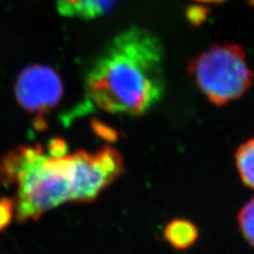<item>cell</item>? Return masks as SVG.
I'll return each mask as SVG.
<instances>
[{
    "label": "cell",
    "mask_w": 254,
    "mask_h": 254,
    "mask_svg": "<svg viewBox=\"0 0 254 254\" xmlns=\"http://www.w3.org/2000/svg\"><path fill=\"white\" fill-rule=\"evenodd\" d=\"M164 91L162 44L152 32L137 26L111 39L85 78L87 99L113 115H145Z\"/></svg>",
    "instance_id": "1"
},
{
    "label": "cell",
    "mask_w": 254,
    "mask_h": 254,
    "mask_svg": "<svg viewBox=\"0 0 254 254\" xmlns=\"http://www.w3.org/2000/svg\"><path fill=\"white\" fill-rule=\"evenodd\" d=\"M198 88L212 103L225 105L247 91L254 74L249 69L245 50L235 44L214 45L190 64Z\"/></svg>",
    "instance_id": "2"
},
{
    "label": "cell",
    "mask_w": 254,
    "mask_h": 254,
    "mask_svg": "<svg viewBox=\"0 0 254 254\" xmlns=\"http://www.w3.org/2000/svg\"><path fill=\"white\" fill-rule=\"evenodd\" d=\"M72 155L47 158L23 173L18 182L16 218L19 222L37 220L43 214L71 201Z\"/></svg>",
    "instance_id": "3"
},
{
    "label": "cell",
    "mask_w": 254,
    "mask_h": 254,
    "mask_svg": "<svg viewBox=\"0 0 254 254\" xmlns=\"http://www.w3.org/2000/svg\"><path fill=\"white\" fill-rule=\"evenodd\" d=\"M64 86L53 68L32 65L23 69L15 84V97L18 104L30 114L42 118L62 101Z\"/></svg>",
    "instance_id": "4"
},
{
    "label": "cell",
    "mask_w": 254,
    "mask_h": 254,
    "mask_svg": "<svg viewBox=\"0 0 254 254\" xmlns=\"http://www.w3.org/2000/svg\"><path fill=\"white\" fill-rule=\"evenodd\" d=\"M73 158V171L71 176L72 195L70 202L88 203L97 199L102 190L113 182L97 163L93 154L78 150Z\"/></svg>",
    "instance_id": "5"
},
{
    "label": "cell",
    "mask_w": 254,
    "mask_h": 254,
    "mask_svg": "<svg viewBox=\"0 0 254 254\" xmlns=\"http://www.w3.org/2000/svg\"><path fill=\"white\" fill-rule=\"evenodd\" d=\"M46 159L41 144L19 145L0 157V185L17 186L21 175Z\"/></svg>",
    "instance_id": "6"
},
{
    "label": "cell",
    "mask_w": 254,
    "mask_h": 254,
    "mask_svg": "<svg viewBox=\"0 0 254 254\" xmlns=\"http://www.w3.org/2000/svg\"><path fill=\"white\" fill-rule=\"evenodd\" d=\"M117 0H57L58 12L65 17L90 20L113 10Z\"/></svg>",
    "instance_id": "7"
},
{
    "label": "cell",
    "mask_w": 254,
    "mask_h": 254,
    "mask_svg": "<svg viewBox=\"0 0 254 254\" xmlns=\"http://www.w3.org/2000/svg\"><path fill=\"white\" fill-rule=\"evenodd\" d=\"M164 237L175 249L185 250L193 246L197 241V227L187 219H174L166 225Z\"/></svg>",
    "instance_id": "8"
},
{
    "label": "cell",
    "mask_w": 254,
    "mask_h": 254,
    "mask_svg": "<svg viewBox=\"0 0 254 254\" xmlns=\"http://www.w3.org/2000/svg\"><path fill=\"white\" fill-rule=\"evenodd\" d=\"M95 161L111 182L116 181L125 172L124 160L117 149L105 146L93 154Z\"/></svg>",
    "instance_id": "9"
},
{
    "label": "cell",
    "mask_w": 254,
    "mask_h": 254,
    "mask_svg": "<svg viewBox=\"0 0 254 254\" xmlns=\"http://www.w3.org/2000/svg\"><path fill=\"white\" fill-rule=\"evenodd\" d=\"M235 159L243 182L254 189V138L237 148Z\"/></svg>",
    "instance_id": "10"
},
{
    "label": "cell",
    "mask_w": 254,
    "mask_h": 254,
    "mask_svg": "<svg viewBox=\"0 0 254 254\" xmlns=\"http://www.w3.org/2000/svg\"><path fill=\"white\" fill-rule=\"evenodd\" d=\"M238 225L246 241L254 247V198L238 214Z\"/></svg>",
    "instance_id": "11"
},
{
    "label": "cell",
    "mask_w": 254,
    "mask_h": 254,
    "mask_svg": "<svg viewBox=\"0 0 254 254\" xmlns=\"http://www.w3.org/2000/svg\"><path fill=\"white\" fill-rule=\"evenodd\" d=\"M16 214V201L13 198L0 197V232L9 227Z\"/></svg>",
    "instance_id": "12"
},
{
    "label": "cell",
    "mask_w": 254,
    "mask_h": 254,
    "mask_svg": "<svg viewBox=\"0 0 254 254\" xmlns=\"http://www.w3.org/2000/svg\"><path fill=\"white\" fill-rule=\"evenodd\" d=\"M92 128H93L94 132L98 134V136H100L101 138H103L108 142H115L118 140V137H119L118 132L115 129L110 128V127L104 125L101 122L93 121Z\"/></svg>",
    "instance_id": "13"
},
{
    "label": "cell",
    "mask_w": 254,
    "mask_h": 254,
    "mask_svg": "<svg viewBox=\"0 0 254 254\" xmlns=\"http://www.w3.org/2000/svg\"><path fill=\"white\" fill-rule=\"evenodd\" d=\"M48 150L51 157H63L68 155V145L65 140L53 138L48 143Z\"/></svg>",
    "instance_id": "14"
},
{
    "label": "cell",
    "mask_w": 254,
    "mask_h": 254,
    "mask_svg": "<svg viewBox=\"0 0 254 254\" xmlns=\"http://www.w3.org/2000/svg\"><path fill=\"white\" fill-rule=\"evenodd\" d=\"M208 15V10L202 6H192L188 11V17L194 25H200L202 23Z\"/></svg>",
    "instance_id": "15"
},
{
    "label": "cell",
    "mask_w": 254,
    "mask_h": 254,
    "mask_svg": "<svg viewBox=\"0 0 254 254\" xmlns=\"http://www.w3.org/2000/svg\"><path fill=\"white\" fill-rule=\"evenodd\" d=\"M199 2H212V3H216V2H221L225 1V0H197Z\"/></svg>",
    "instance_id": "16"
}]
</instances>
